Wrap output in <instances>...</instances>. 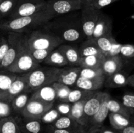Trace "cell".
Instances as JSON below:
<instances>
[{"label":"cell","mask_w":134,"mask_h":133,"mask_svg":"<svg viewBox=\"0 0 134 133\" xmlns=\"http://www.w3.org/2000/svg\"><path fill=\"white\" fill-rule=\"evenodd\" d=\"M15 119L22 133H43L44 126L41 120L27 119L20 115H16Z\"/></svg>","instance_id":"5bb4252c"},{"label":"cell","mask_w":134,"mask_h":133,"mask_svg":"<svg viewBox=\"0 0 134 133\" xmlns=\"http://www.w3.org/2000/svg\"><path fill=\"white\" fill-rule=\"evenodd\" d=\"M120 55L126 58L134 57V45L130 44H122L120 50Z\"/></svg>","instance_id":"b9f144b4"},{"label":"cell","mask_w":134,"mask_h":133,"mask_svg":"<svg viewBox=\"0 0 134 133\" xmlns=\"http://www.w3.org/2000/svg\"><path fill=\"white\" fill-rule=\"evenodd\" d=\"M95 1L96 0H82L83 6H85V5H90Z\"/></svg>","instance_id":"f907efd6"},{"label":"cell","mask_w":134,"mask_h":133,"mask_svg":"<svg viewBox=\"0 0 134 133\" xmlns=\"http://www.w3.org/2000/svg\"><path fill=\"white\" fill-rule=\"evenodd\" d=\"M41 66V64L38 63L31 55L27 44V46L7 70L18 74H27Z\"/></svg>","instance_id":"52a82bcc"},{"label":"cell","mask_w":134,"mask_h":133,"mask_svg":"<svg viewBox=\"0 0 134 133\" xmlns=\"http://www.w3.org/2000/svg\"><path fill=\"white\" fill-rule=\"evenodd\" d=\"M96 91H86V90L81 89H71L65 102L71 103V104H73V103L77 102L79 100H82V99L90 96L92 94H94Z\"/></svg>","instance_id":"d6a6232c"},{"label":"cell","mask_w":134,"mask_h":133,"mask_svg":"<svg viewBox=\"0 0 134 133\" xmlns=\"http://www.w3.org/2000/svg\"><path fill=\"white\" fill-rule=\"evenodd\" d=\"M43 133H72L68 130L55 128L51 125H46L44 128Z\"/></svg>","instance_id":"bcb514c9"},{"label":"cell","mask_w":134,"mask_h":133,"mask_svg":"<svg viewBox=\"0 0 134 133\" xmlns=\"http://www.w3.org/2000/svg\"><path fill=\"white\" fill-rule=\"evenodd\" d=\"M111 127L118 130H122L134 124V116L131 117L119 113H110L109 116Z\"/></svg>","instance_id":"603a6c76"},{"label":"cell","mask_w":134,"mask_h":133,"mask_svg":"<svg viewBox=\"0 0 134 133\" xmlns=\"http://www.w3.org/2000/svg\"><path fill=\"white\" fill-rule=\"evenodd\" d=\"M107 107L109 110L110 113H119L123 116L131 117L134 116V113H132L130 110H128L122 102L114 100L110 98L107 102Z\"/></svg>","instance_id":"4dcf8cb0"},{"label":"cell","mask_w":134,"mask_h":133,"mask_svg":"<svg viewBox=\"0 0 134 133\" xmlns=\"http://www.w3.org/2000/svg\"><path fill=\"white\" fill-rule=\"evenodd\" d=\"M14 113L11 103L0 100V119L13 116Z\"/></svg>","instance_id":"f35d334b"},{"label":"cell","mask_w":134,"mask_h":133,"mask_svg":"<svg viewBox=\"0 0 134 133\" xmlns=\"http://www.w3.org/2000/svg\"><path fill=\"white\" fill-rule=\"evenodd\" d=\"M129 76L124 71L118 72L106 77L105 87L108 88H119L128 85V78Z\"/></svg>","instance_id":"cb8c5ba5"},{"label":"cell","mask_w":134,"mask_h":133,"mask_svg":"<svg viewBox=\"0 0 134 133\" xmlns=\"http://www.w3.org/2000/svg\"><path fill=\"white\" fill-rule=\"evenodd\" d=\"M122 46V44H120V43H117L116 40H115V41H114L113 44L112 48H111V50L109 52V53L107 54V56H119V55L120 54V50H121Z\"/></svg>","instance_id":"f6af8a7d"},{"label":"cell","mask_w":134,"mask_h":133,"mask_svg":"<svg viewBox=\"0 0 134 133\" xmlns=\"http://www.w3.org/2000/svg\"><path fill=\"white\" fill-rule=\"evenodd\" d=\"M43 63L47 66L57 68H62L68 65L66 58L58 48L51 52Z\"/></svg>","instance_id":"d4e9b609"},{"label":"cell","mask_w":134,"mask_h":133,"mask_svg":"<svg viewBox=\"0 0 134 133\" xmlns=\"http://www.w3.org/2000/svg\"><path fill=\"white\" fill-rule=\"evenodd\" d=\"M112 27V19L107 14L101 13L93 33V38L96 39L104 35H113Z\"/></svg>","instance_id":"9a60e30c"},{"label":"cell","mask_w":134,"mask_h":133,"mask_svg":"<svg viewBox=\"0 0 134 133\" xmlns=\"http://www.w3.org/2000/svg\"><path fill=\"white\" fill-rule=\"evenodd\" d=\"M7 39L9 48L3 59L0 62V70H7L27 45L26 34L9 31Z\"/></svg>","instance_id":"5b68a950"},{"label":"cell","mask_w":134,"mask_h":133,"mask_svg":"<svg viewBox=\"0 0 134 133\" xmlns=\"http://www.w3.org/2000/svg\"><path fill=\"white\" fill-rule=\"evenodd\" d=\"M95 40L102 53L105 56H107L112 48L113 44L115 39L113 37V35H109L102 36L96 39Z\"/></svg>","instance_id":"1f68e13d"},{"label":"cell","mask_w":134,"mask_h":133,"mask_svg":"<svg viewBox=\"0 0 134 133\" xmlns=\"http://www.w3.org/2000/svg\"><path fill=\"white\" fill-rule=\"evenodd\" d=\"M89 96L72 104L71 110V113L69 116L75 121H77L78 123L82 125L85 129V132H86V129L87 127L88 123L85 113V104Z\"/></svg>","instance_id":"7402d4cb"},{"label":"cell","mask_w":134,"mask_h":133,"mask_svg":"<svg viewBox=\"0 0 134 133\" xmlns=\"http://www.w3.org/2000/svg\"><path fill=\"white\" fill-rule=\"evenodd\" d=\"M55 128L68 130L72 133H85V129L69 116H62L51 124Z\"/></svg>","instance_id":"2e32d148"},{"label":"cell","mask_w":134,"mask_h":133,"mask_svg":"<svg viewBox=\"0 0 134 133\" xmlns=\"http://www.w3.org/2000/svg\"><path fill=\"white\" fill-rule=\"evenodd\" d=\"M62 68L41 66L26 74L29 87L32 92L58 82Z\"/></svg>","instance_id":"3957f363"},{"label":"cell","mask_w":134,"mask_h":133,"mask_svg":"<svg viewBox=\"0 0 134 133\" xmlns=\"http://www.w3.org/2000/svg\"><path fill=\"white\" fill-rule=\"evenodd\" d=\"M31 99L38 100L46 103L54 104L57 100L56 90L53 85L44 86L34 91L31 94Z\"/></svg>","instance_id":"e0dca14e"},{"label":"cell","mask_w":134,"mask_h":133,"mask_svg":"<svg viewBox=\"0 0 134 133\" xmlns=\"http://www.w3.org/2000/svg\"><path fill=\"white\" fill-rule=\"evenodd\" d=\"M54 104L52 103L50 104L30 99L20 116L27 119L41 120L43 115L54 107Z\"/></svg>","instance_id":"30bf717a"},{"label":"cell","mask_w":134,"mask_h":133,"mask_svg":"<svg viewBox=\"0 0 134 133\" xmlns=\"http://www.w3.org/2000/svg\"><path fill=\"white\" fill-rule=\"evenodd\" d=\"M52 85H53L54 87L56 90L57 100L61 102H65L68 96H69L71 90L69 86L58 82H55Z\"/></svg>","instance_id":"e575fe53"},{"label":"cell","mask_w":134,"mask_h":133,"mask_svg":"<svg viewBox=\"0 0 134 133\" xmlns=\"http://www.w3.org/2000/svg\"><path fill=\"white\" fill-rule=\"evenodd\" d=\"M45 0H18L15 8L8 17L9 19L27 16L48 9Z\"/></svg>","instance_id":"8992f818"},{"label":"cell","mask_w":134,"mask_h":133,"mask_svg":"<svg viewBox=\"0 0 134 133\" xmlns=\"http://www.w3.org/2000/svg\"><path fill=\"white\" fill-rule=\"evenodd\" d=\"M122 104L134 113V93H126L122 97Z\"/></svg>","instance_id":"ab89813d"},{"label":"cell","mask_w":134,"mask_h":133,"mask_svg":"<svg viewBox=\"0 0 134 133\" xmlns=\"http://www.w3.org/2000/svg\"><path fill=\"white\" fill-rule=\"evenodd\" d=\"M43 27L64 43H78L86 39L81 23V10L55 17Z\"/></svg>","instance_id":"6da1fadb"},{"label":"cell","mask_w":134,"mask_h":133,"mask_svg":"<svg viewBox=\"0 0 134 133\" xmlns=\"http://www.w3.org/2000/svg\"><path fill=\"white\" fill-rule=\"evenodd\" d=\"M61 114L59 113L55 107H52V108L47 111L43 116L41 120L42 123L45 125H51L54 122L56 121L60 117H61Z\"/></svg>","instance_id":"8d00e7d4"},{"label":"cell","mask_w":134,"mask_h":133,"mask_svg":"<svg viewBox=\"0 0 134 133\" xmlns=\"http://www.w3.org/2000/svg\"><path fill=\"white\" fill-rule=\"evenodd\" d=\"M105 56L103 54L94 55L81 58L79 66L81 68H102Z\"/></svg>","instance_id":"f1b7e54d"},{"label":"cell","mask_w":134,"mask_h":133,"mask_svg":"<svg viewBox=\"0 0 134 133\" xmlns=\"http://www.w3.org/2000/svg\"><path fill=\"white\" fill-rule=\"evenodd\" d=\"M52 51V50H51L46 49L30 50V52H31V53L34 58L39 64L44 62V60L46 59V58L48 57V55L51 53Z\"/></svg>","instance_id":"74e56055"},{"label":"cell","mask_w":134,"mask_h":133,"mask_svg":"<svg viewBox=\"0 0 134 133\" xmlns=\"http://www.w3.org/2000/svg\"><path fill=\"white\" fill-rule=\"evenodd\" d=\"M81 70V66H69V67L62 68L58 82L69 87L74 86L80 77Z\"/></svg>","instance_id":"d6986e66"},{"label":"cell","mask_w":134,"mask_h":133,"mask_svg":"<svg viewBox=\"0 0 134 133\" xmlns=\"http://www.w3.org/2000/svg\"><path fill=\"white\" fill-rule=\"evenodd\" d=\"M55 18L49 9L27 16L19 17L14 19L2 20L0 28L4 31L29 33L33 31L43 27L46 23Z\"/></svg>","instance_id":"7a4b0ae2"},{"label":"cell","mask_w":134,"mask_h":133,"mask_svg":"<svg viewBox=\"0 0 134 133\" xmlns=\"http://www.w3.org/2000/svg\"><path fill=\"white\" fill-rule=\"evenodd\" d=\"M18 0H1L0 1L1 18L9 17L15 8Z\"/></svg>","instance_id":"836d02e7"},{"label":"cell","mask_w":134,"mask_h":133,"mask_svg":"<svg viewBox=\"0 0 134 133\" xmlns=\"http://www.w3.org/2000/svg\"><path fill=\"white\" fill-rule=\"evenodd\" d=\"M98 133H120V130H116L113 127L103 126Z\"/></svg>","instance_id":"7dc6e473"},{"label":"cell","mask_w":134,"mask_h":133,"mask_svg":"<svg viewBox=\"0 0 134 133\" xmlns=\"http://www.w3.org/2000/svg\"><path fill=\"white\" fill-rule=\"evenodd\" d=\"M19 74L8 70H0V98L3 97Z\"/></svg>","instance_id":"484cf974"},{"label":"cell","mask_w":134,"mask_h":133,"mask_svg":"<svg viewBox=\"0 0 134 133\" xmlns=\"http://www.w3.org/2000/svg\"><path fill=\"white\" fill-rule=\"evenodd\" d=\"M120 133H134V124L128 127L125 128L123 130H120Z\"/></svg>","instance_id":"c3c4849f"},{"label":"cell","mask_w":134,"mask_h":133,"mask_svg":"<svg viewBox=\"0 0 134 133\" xmlns=\"http://www.w3.org/2000/svg\"><path fill=\"white\" fill-rule=\"evenodd\" d=\"M81 23L86 39L93 38V33L98 22L101 10L91 5H85L81 9Z\"/></svg>","instance_id":"ba28073f"},{"label":"cell","mask_w":134,"mask_h":133,"mask_svg":"<svg viewBox=\"0 0 134 133\" xmlns=\"http://www.w3.org/2000/svg\"><path fill=\"white\" fill-rule=\"evenodd\" d=\"M79 50L82 57L102 53L94 38L86 39L81 43Z\"/></svg>","instance_id":"4316f807"},{"label":"cell","mask_w":134,"mask_h":133,"mask_svg":"<svg viewBox=\"0 0 134 133\" xmlns=\"http://www.w3.org/2000/svg\"><path fill=\"white\" fill-rule=\"evenodd\" d=\"M55 108L57 109L61 116H69L71 110L72 104L66 102L59 101Z\"/></svg>","instance_id":"60d3db41"},{"label":"cell","mask_w":134,"mask_h":133,"mask_svg":"<svg viewBox=\"0 0 134 133\" xmlns=\"http://www.w3.org/2000/svg\"><path fill=\"white\" fill-rule=\"evenodd\" d=\"M9 48V44L7 37L1 36V43H0V62L3 59L7 53Z\"/></svg>","instance_id":"7bdbcfd3"},{"label":"cell","mask_w":134,"mask_h":133,"mask_svg":"<svg viewBox=\"0 0 134 133\" xmlns=\"http://www.w3.org/2000/svg\"><path fill=\"white\" fill-rule=\"evenodd\" d=\"M111 98L109 96L102 105L101 108L96 114H94L89 121L85 133H98L104 125L105 120L107 118L109 110L107 107V102Z\"/></svg>","instance_id":"4fadbf2b"},{"label":"cell","mask_w":134,"mask_h":133,"mask_svg":"<svg viewBox=\"0 0 134 133\" xmlns=\"http://www.w3.org/2000/svg\"><path fill=\"white\" fill-rule=\"evenodd\" d=\"M24 92L33 93L29 87L26 74H19L9 91L3 97L0 98V100L11 103L16 96Z\"/></svg>","instance_id":"7c38bea8"},{"label":"cell","mask_w":134,"mask_h":133,"mask_svg":"<svg viewBox=\"0 0 134 133\" xmlns=\"http://www.w3.org/2000/svg\"><path fill=\"white\" fill-rule=\"evenodd\" d=\"M26 34L30 50L46 49L54 50L64 43L60 38L44 29L43 27Z\"/></svg>","instance_id":"277c9868"},{"label":"cell","mask_w":134,"mask_h":133,"mask_svg":"<svg viewBox=\"0 0 134 133\" xmlns=\"http://www.w3.org/2000/svg\"><path fill=\"white\" fill-rule=\"evenodd\" d=\"M0 1H1V0H0Z\"/></svg>","instance_id":"816d5d0a"},{"label":"cell","mask_w":134,"mask_h":133,"mask_svg":"<svg viewBox=\"0 0 134 133\" xmlns=\"http://www.w3.org/2000/svg\"><path fill=\"white\" fill-rule=\"evenodd\" d=\"M0 133H22L14 116H11L1 119Z\"/></svg>","instance_id":"83f0119b"},{"label":"cell","mask_w":134,"mask_h":133,"mask_svg":"<svg viewBox=\"0 0 134 133\" xmlns=\"http://www.w3.org/2000/svg\"><path fill=\"white\" fill-rule=\"evenodd\" d=\"M109 96H110V95L107 93L96 91L88 98L85 104V113L88 123L91 117L98 112L103 102Z\"/></svg>","instance_id":"8fae6325"},{"label":"cell","mask_w":134,"mask_h":133,"mask_svg":"<svg viewBox=\"0 0 134 133\" xmlns=\"http://www.w3.org/2000/svg\"><path fill=\"white\" fill-rule=\"evenodd\" d=\"M31 93H32L30 92L22 93L13 99L11 104L13 106L14 113L16 115H21L30 100L31 97V96H30V94Z\"/></svg>","instance_id":"f546056e"},{"label":"cell","mask_w":134,"mask_h":133,"mask_svg":"<svg viewBox=\"0 0 134 133\" xmlns=\"http://www.w3.org/2000/svg\"><path fill=\"white\" fill-rule=\"evenodd\" d=\"M117 1H119V0H96L90 5L99 9V10H101L105 7L108 6V5L112 4L113 3Z\"/></svg>","instance_id":"ee69618b"},{"label":"cell","mask_w":134,"mask_h":133,"mask_svg":"<svg viewBox=\"0 0 134 133\" xmlns=\"http://www.w3.org/2000/svg\"><path fill=\"white\" fill-rule=\"evenodd\" d=\"M128 86H132V87H134V74L128 76Z\"/></svg>","instance_id":"681fc988"},{"label":"cell","mask_w":134,"mask_h":133,"mask_svg":"<svg viewBox=\"0 0 134 133\" xmlns=\"http://www.w3.org/2000/svg\"><path fill=\"white\" fill-rule=\"evenodd\" d=\"M105 79L106 76L98 78H85L79 77L75 86L77 89L96 91L102 88V87L104 86Z\"/></svg>","instance_id":"ffe728a7"},{"label":"cell","mask_w":134,"mask_h":133,"mask_svg":"<svg viewBox=\"0 0 134 133\" xmlns=\"http://www.w3.org/2000/svg\"><path fill=\"white\" fill-rule=\"evenodd\" d=\"M106 76L102 68H82L80 77L85 78H98Z\"/></svg>","instance_id":"d590c367"},{"label":"cell","mask_w":134,"mask_h":133,"mask_svg":"<svg viewBox=\"0 0 134 133\" xmlns=\"http://www.w3.org/2000/svg\"><path fill=\"white\" fill-rule=\"evenodd\" d=\"M58 49L64 54L68 62V65L71 66H79L82 57L79 48L71 44H61Z\"/></svg>","instance_id":"ac0fdd59"},{"label":"cell","mask_w":134,"mask_h":133,"mask_svg":"<svg viewBox=\"0 0 134 133\" xmlns=\"http://www.w3.org/2000/svg\"><path fill=\"white\" fill-rule=\"evenodd\" d=\"M48 9L55 17L81 10L82 0H48Z\"/></svg>","instance_id":"9c48e42d"},{"label":"cell","mask_w":134,"mask_h":133,"mask_svg":"<svg viewBox=\"0 0 134 133\" xmlns=\"http://www.w3.org/2000/svg\"><path fill=\"white\" fill-rule=\"evenodd\" d=\"M123 62L120 56H106L102 65V69L106 77L122 70Z\"/></svg>","instance_id":"44dd1931"}]
</instances>
